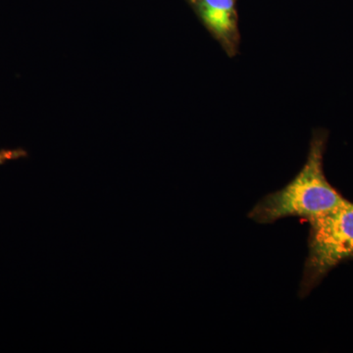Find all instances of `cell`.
Segmentation results:
<instances>
[{"label": "cell", "mask_w": 353, "mask_h": 353, "mask_svg": "<svg viewBox=\"0 0 353 353\" xmlns=\"http://www.w3.org/2000/svg\"><path fill=\"white\" fill-rule=\"evenodd\" d=\"M197 9L204 24L223 50L230 57L236 55L241 36L236 0H197Z\"/></svg>", "instance_id": "3957f363"}, {"label": "cell", "mask_w": 353, "mask_h": 353, "mask_svg": "<svg viewBox=\"0 0 353 353\" xmlns=\"http://www.w3.org/2000/svg\"><path fill=\"white\" fill-rule=\"evenodd\" d=\"M309 223L308 254L299 296H307L338 265L353 260V203H347Z\"/></svg>", "instance_id": "7a4b0ae2"}, {"label": "cell", "mask_w": 353, "mask_h": 353, "mask_svg": "<svg viewBox=\"0 0 353 353\" xmlns=\"http://www.w3.org/2000/svg\"><path fill=\"white\" fill-rule=\"evenodd\" d=\"M327 141L326 130H315L306 162L299 173L283 189L260 199L248 217L259 224H272L288 217L309 220L347 203L348 199L334 189L325 175Z\"/></svg>", "instance_id": "6da1fadb"}]
</instances>
